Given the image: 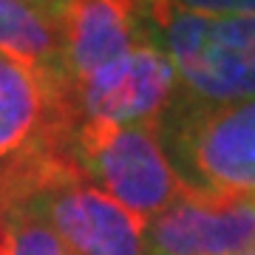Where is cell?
I'll return each mask as SVG.
<instances>
[{
	"mask_svg": "<svg viewBox=\"0 0 255 255\" xmlns=\"http://www.w3.org/2000/svg\"><path fill=\"white\" fill-rule=\"evenodd\" d=\"M80 117L65 74L0 54V207H14L43 182L80 170Z\"/></svg>",
	"mask_w": 255,
	"mask_h": 255,
	"instance_id": "6da1fadb",
	"label": "cell"
},
{
	"mask_svg": "<svg viewBox=\"0 0 255 255\" xmlns=\"http://www.w3.org/2000/svg\"><path fill=\"white\" fill-rule=\"evenodd\" d=\"M150 37L176 74V100L236 105L255 100V17L196 14L147 0Z\"/></svg>",
	"mask_w": 255,
	"mask_h": 255,
	"instance_id": "7a4b0ae2",
	"label": "cell"
},
{
	"mask_svg": "<svg viewBox=\"0 0 255 255\" xmlns=\"http://www.w3.org/2000/svg\"><path fill=\"white\" fill-rule=\"evenodd\" d=\"M156 128L184 190L255 196V100L216 108L173 100Z\"/></svg>",
	"mask_w": 255,
	"mask_h": 255,
	"instance_id": "3957f363",
	"label": "cell"
},
{
	"mask_svg": "<svg viewBox=\"0 0 255 255\" xmlns=\"http://www.w3.org/2000/svg\"><path fill=\"white\" fill-rule=\"evenodd\" d=\"M71 150L82 179L145 224L184 193L156 125L80 122Z\"/></svg>",
	"mask_w": 255,
	"mask_h": 255,
	"instance_id": "277c9868",
	"label": "cell"
},
{
	"mask_svg": "<svg viewBox=\"0 0 255 255\" xmlns=\"http://www.w3.org/2000/svg\"><path fill=\"white\" fill-rule=\"evenodd\" d=\"M14 207L46 221L68 255H147L145 221L82 179L80 170L43 182Z\"/></svg>",
	"mask_w": 255,
	"mask_h": 255,
	"instance_id": "5b68a950",
	"label": "cell"
},
{
	"mask_svg": "<svg viewBox=\"0 0 255 255\" xmlns=\"http://www.w3.org/2000/svg\"><path fill=\"white\" fill-rule=\"evenodd\" d=\"M71 91L80 122L159 125L176 100V74L150 37L125 57L74 82Z\"/></svg>",
	"mask_w": 255,
	"mask_h": 255,
	"instance_id": "8992f818",
	"label": "cell"
},
{
	"mask_svg": "<svg viewBox=\"0 0 255 255\" xmlns=\"http://www.w3.org/2000/svg\"><path fill=\"white\" fill-rule=\"evenodd\" d=\"M147 255H241L255 250L253 193L184 190L145 224Z\"/></svg>",
	"mask_w": 255,
	"mask_h": 255,
	"instance_id": "52a82bcc",
	"label": "cell"
},
{
	"mask_svg": "<svg viewBox=\"0 0 255 255\" xmlns=\"http://www.w3.org/2000/svg\"><path fill=\"white\" fill-rule=\"evenodd\" d=\"M60 40L74 85L150 40L147 0H71L60 11Z\"/></svg>",
	"mask_w": 255,
	"mask_h": 255,
	"instance_id": "ba28073f",
	"label": "cell"
},
{
	"mask_svg": "<svg viewBox=\"0 0 255 255\" xmlns=\"http://www.w3.org/2000/svg\"><path fill=\"white\" fill-rule=\"evenodd\" d=\"M0 54L34 68L63 71L60 14L37 0H0Z\"/></svg>",
	"mask_w": 255,
	"mask_h": 255,
	"instance_id": "9c48e42d",
	"label": "cell"
},
{
	"mask_svg": "<svg viewBox=\"0 0 255 255\" xmlns=\"http://www.w3.org/2000/svg\"><path fill=\"white\" fill-rule=\"evenodd\" d=\"M0 255H68V250L28 210L0 207Z\"/></svg>",
	"mask_w": 255,
	"mask_h": 255,
	"instance_id": "30bf717a",
	"label": "cell"
},
{
	"mask_svg": "<svg viewBox=\"0 0 255 255\" xmlns=\"http://www.w3.org/2000/svg\"><path fill=\"white\" fill-rule=\"evenodd\" d=\"M176 9L196 14H244L255 17V0H164Z\"/></svg>",
	"mask_w": 255,
	"mask_h": 255,
	"instance_id": "8fae6325",
	"label": "cell"
},
{
	"mask_svg": "<svg viewBox=\"0 0 255 255\" xmlns=\"http://www.w3.org/2000/svg\"><path fill=\"white\" fill-rule=\"evenodd\" d=\"M37 3H43V6H46L48 11H54V14H60V11H63L65 6H68V3H71V0H37Z\"/></svg>",
	"mask_w": 255,
	"mask_h": 255,
	"instance_id": "7c38bea8",
	"label": "cell"
}]
</instances>
